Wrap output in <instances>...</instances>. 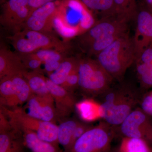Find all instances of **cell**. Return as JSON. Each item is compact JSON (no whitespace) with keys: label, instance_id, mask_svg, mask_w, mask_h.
Masks as SVG:
<instances>
[{"label":"cell","instance_id":"1","mask_svg":"<svg viewBox=\"0 0 152 152\" xmlns=\"http://www.w3.org/2000/svg\"><path fill=\"white\" fill-rule=\"evenodd\" d=\"M92 12L81 0H61L57 4L53 29L65 39L79 37L96 23Z\"/></svg>","mask_w":152,"mask_h":152},{"label":"cell","instance_id":"4","mask_svg":"<svg viewBox=\"0 0 152 152\" xmlns=\"http://www.w3.org/2000/svg\"><path fill=\"white\" fill-rule=\"evenodd\" d=\"M79 87L91 96H101L111 87L113 78L97 60L80 59Z\"/></svg>","mask_w":152,"mask_h":152},{"label":"cell","instance_id":"35","mask_svg":"<svg viewBox=\"0 0 152 152\" xmlns=\"http://www.w3.org/2000/svg\"><path fill=\"white\" fill-rule=\"evenodd\" d=\"M54 0H28L31 13L36 9L45 5L48 3L53 1Z\"/></svg>","mask_w":152,"mask_h":152},{"label":"cell","instance_id":"24","mask_svg":"<svg viewBox=\"0 0 152 152\" xmlns=\"http://www.w3.org/2000/svg\"><path fill=\"white\" fill-rule=\"evenodd\" d=\"M91 10L100 15L101 18L117 15L114 0H81Z\"/></svg>","mask_w":152,"mask_h":152},{"label":"cell","instance_id":"7","mask_svg":"<svg viewBox=\"0 0 152 152\" xmlns=\"http://www.w3.org/2000/svg\"><path fill=\"white\" fill-rule=\"evenodd\" d=\"M116 136L114 127L103 121L87 131L66 152H110Z\"/></svg>","mask_w":152,"mask_h":152},{"label":"cell","instance_id":"37","mask_svg":"<svg viewBox=\"0 0 152 152\" xmlns=\"http://www.w3.org/2000/svg\"><path fill=\"white\" fill-rule=\"evenodd\" d=\"M148 4L152 7V0H147Z\"/></svg>","mask_w":152,"mask_h":152},{"label":"cell","instance_id":"13","mask_svg":"<svg viewBox=\"0 0 152 152\" xmlns=\"http://www.w3.org/2000/svg\"><path fill=\"white\" fill-rule=\"evenodd\" d=\"M31 116L55 123L57 118L54 101L52 96H42L33 94L23 109Z\"/></svg>","mask_w":152,"mask_h":152},{"label":"cell","instance_id":"29","mask_svg":"<svg viewBox=\"0 0 152 152\" xmlns=\"http://www.w3.org/2000/svg\"><path fill=\"white\" fill-rule=\"evenodd\" d=\"M24 65L27 69L31 71L42 72L41 66L43 65L42 62L38 59L32 53L23 54L18 53Z\"/></svg>","mask_w":152,"mask_h":152},{"label":"cell","instance_id":"39","mask_svg":"<svg viewBox=\"0 0 152 152\" xmlns=\"http://www.w3.org/2000/svg\"><path fill=\"white\" fill-rule=\"evenodd\" d=\"M1 1H3V0H1Z\"/></svg>","mask_w":152,"mask_h":152},{"label":"cell","instance_id":"16","mask_svg":"<svg viewBox=\"0 0 152 152\" xmlns=\"http://www.w3.org/2000/svg\"><path fill=\"white\" fill-rule=\"evenodd\" d=\"M23 137L20 131L11 127L0 130V152H25Z\"/></svg>","mask_w":152,"mask_h":152},{"label":"cell","instance_id":"25","mask_svg":"<svg viewBox=\"0 0 152 152\" xmlns=\"http://www.w3.org/2000/svg\"><path fill=\"white\" fill-rule=\"evenodd\" d=\"M13 83L19 106L26 102L33 94L27 81L23 75L18 74L10 76Z\"/></svg>","mask_w":152,"mask_h":152},{"label":"cell","instance_id":"32","mask_svg":"<svg viewBox=\"0 0 152 152\" xmlns=\"http://www.w3.org/2000/svg\"><path fill=\"white\" fill-rule=\"evenodd\" d=\"M92 127V126L86 123L79 121L74 130L72 138V142H71V146L70 148L80 137H81L84 133L89 130Z\"/></svg>","mask_w":152,"mask_h":152},{"label":"cell","instance_id":"23","mask_svg":"<svg viewBox=\"0 0 152 152\" xmlns=\"http://www.w3.org/2000/svg\"><path fill=\"white\" fill-rule=\"evenodd\" d=\"M79 122L76 120H69L63 122L58 126V143L63 147L65 152L71 146L74 130Z\"/></svg>","mask_w":152,"mask_h":152},{"label":"cell","instance_id":"21","mask_svg":"<svg viewBox=\"0 0 152 152\" xmlns=\"http://www.w3.org/2000/svg\"><path fill=\"white\" fill-rule=\"evenodd\" d=\"M1 106L9 108L18 107V102L10 76L0 79Z\"/></svg>","mask_w":152,"mask_h":152},{"label":"cell","instance_id":"11","mask_svg":"<svg viewBox=\"0 0 152 152\" xmlns=\"http://www.w3.org/2000/svg\"><path fill=\"white\" fill-rule=\"evenodd\" d=\"M137 26L134 37L136 61L143 52L152 45V10L143 8L138 11L136 18Z\"/></svg>","mask_w":152,"mask_h":152},{"label":"cell","instance_id":"20","mask_svg":"<svg viewBox=\"0 0 152 152\" xmlns=\"http://www.w3.org/2000/svg\"><path fill=\"white\" fill-rule=\"evenodd\" d=\"M23 75L33 94L42 96H51L48 88L47 77L43 75L42 72L28 70Z\"/></svg>","mask_w":152,"mask_h":152},{"label":"cell","instance_id":"36","mask_svg":"<svg viewBox=\"0 0 152 152\" xmlns=\"http://www.w3.org/2000/svg\"><path fill=\"white\" fill-rule=\"evenodd\" d=\"M131 1L132 2V4L134 6H135L136 7H137V0H131Z\"/></svg>","mask_w":152,"mask_h":152},{"label":"cell","instance_id":"9","mask_svg":"<svg viewBox=\"0 0 152 152\" xmlns=\"http://www.w3.org/2000/svg\"><path fill=\"white\" fill-rule=\"evenodd\" d=\"M150 117L140 107L135 109L119 126V134L122 138L142 139L152 145V122Z\"/></svg>","mask_w":152,"mask_h":152},{"label":"cell","instance_id":"26","mask_svg":"<svg viewBox=\"0 0 152 152\" xmlns=\"http://www.w3.org/2000/svg\"><path fill=\"white\" fill-rule=\"evenodd\" d=\"M117 16L125 19L128 22L136 20L138 10L131 0H114Z\"/></svg>","mask_w":152,"mask_h":152},{"label":"cell","instance_id":"14","mask_svg":"<svg viewBox=\"0 0 152 152\" xmlns=\"http://www.w3.org/2000/svg\"><path fill=\"white\" fill-rule=\"evenodd\" d=\"M47 85L54 101L57 118L69 115L75 108L76 102L72 92L47 78Z\"/></svg>","mask_w":152,"mask_h":152},{"label":"cell","instance_id":"18","mask_svg":"<svg viewBox=\"0 0 152 152\" xmlns=\"http://www.w3.org/2000/svg\"><path fill=\"white\" fill-rule=\"evenodd\" d=\"M17 131L22 133L25 145L31 152H61L58 145L41 140L31 131L26 129Z\"/></svg>","mask_w":152,"mask_h":152},{"label":"cell","instance_id":"5","mask_svg":"<svg viewBox=\"0 0 152 152\" xmlns=\"http://www.w3.org/2000/svg\"><path fill=\"white\" fill-rule=\"evenodd\" d=\"M1 111L8 118L11 126L14 129L31 131L41 140L59 145L58 126L55 123L45 121L31 116L23 109L19 107L9 108L1 106Z\"/></svg>","mask_w":152,"mask_h":152},{"label":"cell","instance_id":"27","mask_svg":"<svg viewBox=\"0 0 152 152\" xmlns=\"http://www.w3.org/2000/svg\"><path fill=\"white\" fill-rule=\"evenodd\" d=\"M136 71L141 86L146 89L152 88V67L138 62H137Z\"/></svg>","mask_w":152,"mask_h":152},{"label":"cell","instance_id":"6","mask_svg":"<svg viewBox=\"0 0 152 152\" xmlns=\"http://www.w3.org/2000/svg\"><path fill=\"white\" fill-rule=\"evenodd\" d=\"M9 39L14 48L20 53H31L41 49H53L64 53L70 48L52 33L23 29Z\"/></svg>","mask_w":152,"mask_h":152},{"label":"cell","instance_id":"30","mask_svg":"<svg viewBox=\"0 0 152 152\" xmlns=\"http://www.w3.org/2000/svg\"><path fill=\"white\" fill-rule=\"evenodd\" d=\"M139 105L142 110L150 117H152V91L141 95Z\"/></svg>","mask_w":152,"mask_h":152},{"label":"cell","instance_id":"38","mask_svg":"<svg viewBox=\"0 0 152 152\" xmlns=\"http://www.w3.org/2000/svg\"><path fill=\"white\" fill-rule=\"evenodd\" d=\"M110 152H115V151H113V152H112V151H110Z\"/></svg>","mask_w":152,"mask_h":152},{"label":"cell","instance_id":"12","mask_svg":"<svg viewBox=\"0 0 152 152\" xmlns=\"http://www.w3.org/2000/svg\"><path fill=\"white\" fill-rule=\"evenodd\" d=\"M57 7V4L53 1L33 11L26 21L23 30L53 33V22Z\"/></svg>","mask_w":152,"mask_h":152},{"label":"cell","instance_id":"3","mask_svg":"<svg viewBox=\"0 0 152 152\" xmlns=\"http://www.w3.org/2000/svg\"><path fill=\"white\" fill-rule=\"evenodd\" d=\"M97 60L114 79L121 80L128 68L136 61L133 38L126 32L96 56Z\"/></svg>","mask_w":152,"mask_h":152},{"label":"cell","instance_id":"15","mask_svg":"<svg viewBox=\"0 0 152 152\" xmlns=\"http://www.w3.org/2000/svg\"><path fill=\"white\" fill-rule=\"evenodd\" d=\"M25 67L18 54L1 46L0 49V79L6 77L24 74Z\"/></svg>","mask_w":152,"mask_h":152},{"label":"cell","instance_id":"28","mask_svg":"<svg viewBox=\"0 0 152 152\" xmlns=\"http://www.w3.org/2000/svg\"><path fill=\"white\" fill-rule=\"evenodd\" d=\"M31 53L40 60L43 64L53 61H61L66 58L64 52L53 49H41Z\"/></svg>","mask_w":152,"mask_h":152},{"label":"cell","instance_id":"8","mask_svg":"<svg viewBox=\"0 0 152 152\" xmlns=\"http://www.w3.org/2000/svg\"><path fill=\"white\" fill-rule=\"evenodd\" d=\"M127 21L117 15L102 18L78 37L79 43L86 50L93 42L108 36L128 32Z\"/></svg>","mask_w":152,"mask_h":152},{"label":"cell","instance_id":"34","mask_svg":"<svg viewBox=\"0 0 152 152\" xmlns=\"http://www.w3.org/2000/svg\"><path fill=\"white\" fill-rule=\"evenodd\" d=\"M62 61H53L44 63L43 65H44V71L49 75L57 69Z\"/></svg>","mask_w":152,"mask_h":152},{"label":"cell","instance_id":"17","mask_svg":"<svg viewBox=\"0 0 152 152\" xmlns=\"http://www.w3.org/2000/svg\"><path fill=\"white\" fill-rule=\"evenodd\" d=\"M75 108L82 119L87 122L103 118V112L100 103L92 99H86L77 103Z\"/></svg>","mask_w":152,"mask_h":152},{"label":"cell","instance_id":"10","mask_svg":"<svg viewBox=\"0 0 152 152\" xmlns=\"http://www.w3.org/2000/svg\"><path fill=\"white\" fill-rule=\"evenodd\" d=\"M31 14L28 0H9L2 6L0 22L13 34L22 31Z\"/></svg>","mask_w":152,"mask_h":152},{"label":"cell","instance_id":"19","mask_svg":"<svg viewBox=\"0 0 152 152\" xmlns=\"http://www.w3.org/2000/svg\"><path fill=\"white\" fill-rule=\"evenodd\" d=\"M80 59L75 58H66L54 72L49 74V78L52 82L62 86L66 79L74 71L78 69Z\"/></svg>","mask_w":152,"mask_h":152},{"label":"cell","instance_id":"22","mask_svg":"<svg viewBox=\"0 0 152 152\" xmlns=\"http://www.w3.org/2000/svg\"><path fill=\"white\" fill-rule=\"evenodd\" d=\"M115 152H152V145L145 140L124 137Z\"/></svg>","mask_w":152,"mask_h":152},{"label":"cell","instance_id":"31","mask_svg":"<svg viewBox=\"0 0 152 152\" xmlns=\"http://www.w3.org/2000/svg\"><path fill=\"white\" fill-rule=\"evenodd\" d=\"M79 76L78 69L74 71L68 76L62 86L69 91L72 92L73 90L79 86Z\"/></svg>","mask_w":152,"mask_h":152},{"label":"cell","instance_id":"33","mask_svg":"<svg viewBox=\"0 0 152 152\" xmlns=\"http://www.w3.org/2000/svg\"><path fill=\"white\" fill-rule=\"evenodd\" d=\"M137 62H140L152 67V45L142 53Z\"/></svg>","mask_w":152,"mask_h":152},{"label":"cell","instance_id":"2","mask_svg":"<svg viewBox=\"0 0 152 152\" xmlns=\"http://www.w3.org/2000/svg\"><path fill=\"white\" fill-rule=\"evenodd\" d=\"M141 96L130 85L121 84L111 87L101 95L102 99L100 103L103 121L113 127H118L139 104Z\"/></svg>","mask_w":152,"mask_h":152}]
</instances>
